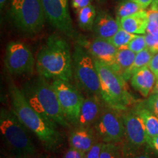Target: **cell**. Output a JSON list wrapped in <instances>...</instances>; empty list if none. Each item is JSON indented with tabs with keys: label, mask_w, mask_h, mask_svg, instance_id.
I'll list each match as a JSON object with an SVG mask.
<instances>
[{
	"label": "cell",
	"mask_w": 158,
	"mask_h": 158,
	"mask_svg": "<svg viewBox=\"0 0 158 158\" xmlns=\"http://www.w3.org/2000/svg\"><path fill=\"white\" fill-rule=\"evenodd\" d=\"M22 90L29 103L43 116L56 124L69 127L52 84L48 79L39 76L27 81Z\"/></svg>",
	"instance_id": "3"
},
{
	"label": "cell",
	"mask_w": 158,
	"mask_h": 158,
	"mask_svg": "<svg viewBox=\"0 0 158 158\" xmlns=\"http://www.w3.org/2000/svg\"><path fill=\"white\" fill-rule=\"evenodd\" d=\"M149 67L150 70L152 71V73L155 74L156 78H158V53L154 54V56L150 62Z\"/></svg>",
	"instance_id": "32"
},
{
	"label": "cell",
	"mask_w": 158,
	"mask_h": 158,
	"mask_svg": "<svg viewBox=\"0 0 158 158\" xmlns=\"http://www.w3.org/2000/svg\"><path fill=\"white\" fill-rule=\"evenodd\" d=\"M48 22L68 37L74 35L72 19L68 8V0H41Z\"/></svg>",
	"instance_id": "11"
},
{
	"label": "cell",
	"mask_w": 158,
	"mask_h": 158,
	"mask_svg": "<svg viewBox=\"0 0 158 158\" xmlns=\"http://www.w3.org/2000/svg\"><path fill=\"white\" fill-rule=\"evenodd\" d=\"M133 109L141 118L149 137L158 136V118L144 105L143 102L135 105Z\"/></svg>",
	"instance_id": "19"
},
{
	"label": "cell",
	"mask_w": 158,
	"mask_h": 158,
	"mask_svg": "<svg viewBox=\"0 0 158 158\" xmlns=\"http://www.w3.org/2000/svg\"><path fill=\"white\" fill-rule=\"evenodd\" d=\"M85 155L86 154L83 152L70 147L65 153L64 158H84Z\"/></svg>",
	"instance_id": "30"
},
{
	"label": "cell",
	"mask_w": 158,
	"mask_h": 158,
	"mask_svg": "<svg viewBox=\"0 0 158 158\" xmlns=\"http://www.w3.org/2000/svg\"><path fill=\"white\" fill-rule=\"evenodd\" d=\"M92 0H71L73 8L77 10L81 9L83 7L91 5Z\"/></svg>",
	"instance_id": "31"
},
{
	"label": "cell",
	"mask_w": 158,
	"mask_h": 158,
	"mask_svg": "<svg viewBox=\"0 0 158 158\" xmlns=\"http://www.w3.org/2000/svg\"><path fill=\"white\" fill-rule=\"evenodd\" d=\"M10 94L13 113L27 130L31 131L44 147L54 150L62 142L56 124L37 112L25 98L22 90L12 84Z\"/></svg>",
	"instance_id": "1"
},
{
	"label": "cell",
	"mask_w": 158,
	"mask_h": 158,
	"mask_svg": "<svg viewBox=\"0 0 158 158\" xmlns=\"http://www.w3.org/2000/svg\"><path fill=\"white\" fill-rule=\"evenodd\" d=\"M136 3H138L143 10L147 9L150 5H152L154 0H133Z\"/></svg>",
	"instance_id": "36"
},
{
	"label": "cell",
	"mask_w": 158,
	"mask_h": 158,
	"mask_svg": "<svg viewBox=\"0 0 158 158\" xmlns=\"http://www.w3.org/2000/svg\"><path fill=\"white\" fill-rule=\"evenodd\" d=\"M84 158H86V155H85V157H84Z\"/></svg>",
	"instance_id": "41"
},
{
	"label": "cell",
	"mask_w": 158,
	"mask_h": 158,
	"mask_svg": "<svg viewBox=\"0 0 158 158\" xmlns=\"http://www.w3.org/2000/svg\"><path fill=\"white\" fill-rule=\"evenodd\" d=\"M137 35H133L131 33L127 32V31L124 30L123 29L120 28L117 32L108 41L112 43L116 48H121L124 47H127L130 41L133 40Z\"/></svg>",
	"instance_id": "24"
},
{
	"label": "cell",
	"mask_w": 158,
	"mask_h": 158,
	"mask_svg": "<svg viewBox=\"0 0 158 158\" xmlns=\"http://www.w3.org/2000/svg\"><path fill=\"white\" fill-rule=\"evenodd\" d=\"M130 158H153V157L152 156L149 155V153L143 152V153L137 154V155L132 156V157H130Z\"/></svg>",
	"instance_id": "37"
},
{
	"label": "cell",
	"mask_w": 158,
	"mask_h": 158,
	"mask_svg": "<svg viewBox=\"0 0 158 158\" xmlns=\"http://www.w3.org/2000/svg\"><path fill=\"white\" fill-rule=\"evenodd\" d=\"M100 83L101 99L106 106L122 112L135 102L127 88L126 81L111 67L94 59Z\"/></svg>",
	"instance_id": "4"
},
{
	"label": "cell",
	"mask_w": 158,
	"mask_h": 158,
	"mask_svg": "<svg viewBox=\"0 0 158 158\" xmlns=\"http://www.w3.org/2000/svg\"><path fill=\"white\" fill-rule=\"evenodd\" d=\"M100 158H121L120 148L116 143H103Z\"/></svg>",
	"instance_id": "25"
},
{
	"label": "cell",
	"mask_w": 158,
	"mask_h": 158,
	"mask_svg": "<svg viewBox=\"0 0 158 158\" xmlns=\"http://www.w3.org/2000/svg\"><path fill=\"white\" fill-rule=\"evenodd\" d=\"M69 143L71 148L86 154L95 143L93 131L89 128L78 127L70 133Z\"/></svg>",
	"instance_id": "18"
},
{
	"label": "cell",
	"mask_w": 158,
	"mask_h": 158,
	"mask_svg": "<svg viewBox=\"0 0 158 158\" xmlns=\"http://www.w3.org/2000/svg\"><path fill=\"white\" fill-rule=\"evenodd\" d=\"M7 0H0V5H1V8H2V7L5 5L6 2H7Z\"/></svg>",
	"instance_id": "40"
},
{
	"label": "cell",
	"mask_w": 158,
	"mask_h": 158,
	"mask_svg": "<svg viewBox=\"0 0 158 158\" xmlns=\"http://www.w3.org/2000/svg\"><path fill=\"white\" fill-rule=\"evenodd\" d=\"M152 7L158 8V0H154L152 4Z\"/></svg>",
	"instance_id": "39"
},
{
	"label": "cell",
	"mask_w": 158,
	"mask_h": 158,
	"mask_svg": "<svg viewBox=\"0 0 158 158\" xmlns=\"http://www.w3.org/2000/svg\"><path fill=\"white\" fill-rule=\"evenodd\" d=\"M73 79L76 86L87 96L101 98L100 83L94 59L80 44H76L73 53Z\"/></svg>",
	"instance_id": "5"
},
{
	"label": "cell",
	"mask_w": 158,
	"mask_h": 158,
	"mask_svg": "<svg viewBox=\"0 0 158 158\" xmlns=\"http://www.w3.org/2000/svg\"><path fill=\"white\" fill-rule=\"evenodd\" d=\"M120 29L118 20L106 11L99 12L94 21L93 29L97 37L110 40Z\"/></svg>",
	"instance_id": "15"
},
{
	"label": "cell",
	"mask_w": 158,
	"mask_h": 158,
	"mask_svg": "<svg viewBox=\"0 0 158 158\" xmlns=\"http://www.w3.org/2000/svg\"><path fill=\"white\" fill-rule=\"evenodd\" d=\"M5 64L13 75L31 73L36 64L34 56L27 45L19 41L9 43L6 48Z\"/></svg>",
	"instance_id": "10"
},
{
	"label": "cell",
	"mask_w": 158,
	"mask_h": 158,
	"mask_svg": "<svg viewBox=\"0 0 158 158\" xmlns=\"http://www.w3.org/2000/svg\"><path fill=\"white\" fill-rule=\"evenodd\" d=\"M143 103L158 118V94H151Z\"/></svg>",
	"instance_id": "27"
},
{
	"label": "cell",
	"mask_w": 158,
	"mask_h": 158,
	"mask_svg": "<svg viewBox=\"0 0 158 158\" xmlns=\"http://www.w3.org/2000/svg\"><path fill=\"white\" fill-rule=\"evenodd\" d=\"M147 15L149 21H153L158 24V8L151 7V8L147 10Z\"/></svg>",
	"instance_id": "33"
},
{
	"label": "cell",
	"mask_w": 158,
	"mask_h": 158,
	"mask_svg": "<svg viewBox=\"0 0 158 158\" xmlns=\"http://www.w3.org/2000/svg\"><path fill=\"white\" fill-rule=\"evenodd\" d=\"M73 54L69 43L56 35L48 37L36 58L39 76L46 79L73 80Z\"/></svg>",
	"instance_id": "2"
},
{
	"label": "cell",
	"mask_w": 158,
	"mask_h": 158,
	"mask_svg": "<svg viewBox=\"0 0 158 158\" xmlns=\"http://www.w3.org/2000/svg\"><path fill=\"white\" fill-rule=\"evenodd\" d=\"M152 94H158V78H157V81H156L155 85L154 86V89L152 90Z\"/></svg>",
	"instance_id": "38"
},
{
	"label": "cell",
	"mask_w": 158,
	"mask_h": 158,
	"mask_svg": "<svg viewBox=\"0 0 158 158\" xmlns=\"http://www.w3.org/2000/svg\"><path fill=\"white\" fill-rule=\"evenodd\" d=\"M146 33H149L153 36L158 37V24L153 21H149Z\"/></svg>",
	"instance_id": "34"
},
{
	"label": "cell",
	"mask_w": 158,
	"mask_h": 158,
	"mask_svg": "<svg viewBox=\"0 0 158 158\" xmlns=\"http://www.w3.org/2000/svg\"><path fill=\"white\" fill-rule=\"evenodd\" d=\"M102 99L96 96L84 98L78 116L77 126L80 128H89L95 124L102 111Z\"/></svg>",
	"instance_id": "14"
},
{
	"label": "cell",
	"mask_w": 158,
	"mask_h": 158,
	"mask_svg": "<svg viewBox=\"0 0 158 158\" xmlns=\"http://www.w3.org/2000/svg\"><path fill=\"white\" fill-rule=\"evenodd\" d=\"M20 158H25V157H20Z\"/></svg>",
	"instance_id": "42"
},
{
	"label": "cell",
	"mask_w": 158,
	"mask_h": 158,
	"mask_svg": "<svg viewBox=\"0 0 158 158\" xmlns=\"http://www.w3.org/2000/svg\"><path fill=\"white\" fill-rule=\"evenodd\" d=\"M136 54L127 47L118 48L116 56L115 70L123 77L131 68L135 60Z\"/></svg>",
	"instance_id": "20"
},
{
	"label": "cell",
	"mask_w": 158,
	"mask_h": 158,
	"mask_svg": "<svg viewBox=\"0 0 158 158\" xmlns=\"http://www.w3.org/2000/svg\"><path fill=\"white\" fill-rule=\"evenodd\" d=\"M153 56L154 54L148 48L144 49L143 51L136 54L133 64H132L131 68L129 69L127 73L123 76L124 80L126 81L128 80H130L132 76L135 73L136 71H138V70H140V69L143 68L146 66H149Z\"/></svg>",
	"instance_id": "22"
},
{
	"label": "cell",
	"mask_w": 158,
	"mask_h": 158,
	"mask_svg": "<svg viewBox=\"0 0 158 158\" xmlns=\"http://www.w3.org/2000/svg\"><path fill=\"white\" fill-rule=\"evenodd\" d=\"M120 28L133 35H145L149 23L147 11L141 10L118 21Z\"/></svg>",
	"instance_id": "17"
},
{
	"label": "cell",
	"mask_w": 158,
	"mask_h": 158,
	"mask_svg": "<svg viewBox=\"0 0 158 158\" xmlns=\"http://www.w3.org/2000/svg\"><path fill=\"white\" fill-rule=\"evenodd\" d=\"M94 128L103 143H119L125 136L122 113L108 106L102 109Z\"/></svg>",
	"instance_id": "9"
},
{
	"label": "cell",
	"mask_w": 158,
	"mask_h": 158,
	"mask_svg": "<svg viewBox=\"0 0 158 158\" xmlns=\"http://www.w3.org/2000/svg\"><path fill=\"white\" fill-rule=\"evenodd\" d=\"M10 17L18 29L27 34L40 31L46 19L41 0H10Z\"/></svg>",
	"instance_id": "6"
},
{
	"label": "cell",
	"mask_w": 158,
	"mask_h": 158,
	"mask_svg": "<svg viewBox=\"0 0 158 158\" xmlns=\"http://www.w3.org/2000/svg\"><path fill=\"white\" fill-rule=\"evenodd\" d=\"M52 84L65 118L70 124L77 125L84 98L79 89L70 81L56 79Z\"/></svg>",
	"instance_id": "8"
},
{
	"label": "cell",
	"mask_w": 158,
	"mask_h": 158,
	"mask_svg": "<svg viewBox=\"0 0 158 158\" xmlns=\"http://www.w3.org/2000/svg\"><path fill=\"white\" fill-rule=\"evenodd\" d=\"M78 24L84 30H92L93 29L94 23L97 17L95 7L92 5H89L81 9L76 11Z\"/></svg>",
	"instance_id": "21"
},
{
	"label": "cell",
	"mask_w": 158,
	"mask_h": 158,
	"mask_svg": "<svg viewBox=\"0 0 158 158\" xmlns=\"http://www.w3.org/2000/svg\"><path fill=\"white\" fill-rule=\"evenodd\" d=\"M103 142L95 143L91 149L89 150L88 152L86 153V158H100L101 149L102 147Z\"/></svg>",
	"instance_id": "29"
},
{
	"label": "cell",
	"mask_w": 158,
	"mask_h": 158,
	"mask_svg": "<svg viewBox=\"0 0 158 158\" xmlns=\"http://www.w3.org/2000/svg\"><path fill=\"white\" fill-rule=\"evenodd\" d=\"M0 130L6 143L19 155L28 156L35 153L36 149L27 129L13 110L1 109Z\"/></svg>",
	"instance_id": "7"
},
{
	"label": "cell",
	"mask_w": 158,
	"mask_h": 158,
	"mask_svg": "<svg viewBox=\"0 0 158 158\" xmlns=\"http://www.w3.org/2000/svg\"><path fill=\"white\" fill-rule=\"evenodd\" d=\"M156 76L149 66L140 69L132 76L130 84L144 98H148L152 92L156 83Z\"/></svg>",
	"instance_id": "16"
},
{
	"label": "cell",
	"mask_w": 158,
	"mask_h": 158,
	"mask_svg": "<svg viewBox=\"0 0 158 158\" xmlns=\"http://www.w3.org/2000/svg\"><path fill=\"white\" fill-rule=\"evenodd\" d=\"M122 118L125 130L126 150L130 152L131 150H136L147 144L149 135L141 118L133 108L122 112Z\"/></svg>",
	"instance_id": "12"
},
{
	"label": "cell",
	"mask_w": 158,
	"mask_h": 158,
	"mask_svg": "<svg viewBox=\"0 0 158 158\" xmlns=\"http://www.w3.org/2000/svg\"><path fill=\"white\" fill-rule=\"evenodd\" d=\"M147 145L152 149L156 153L158 154V136L156 137H149L147 141Z\"/></svg>",
	"instance_id": "35"
},
{
	"label": "cell",
	"mask_w": 158,
	"mask_h": 158,
	"mask_svg": "<svg viewBox=\"0 0 158 158\" xmlns=\"http://www.w3.org/2000/svg\"><path fill=\"white\" fill-rule=\"evenodd\" d=\"M78 43L84 47L95 60L111 67L115 70L118 48L108 40L97 37L92 40L83 37L78 40Z\"/></svg>",
	"instance_id": "13"
},
{
	"label": "cell",
	"mask_w": 158,
	"mask_h": 158,
	"mask_svg": "<svg viewBox=\"0 0 158 158\" xmlns=\"http://www.w3.org/2000/svg\"><path fill=\"white\" fill-rule=\"evenodd\" d=\"M143 9L133 0H124L118 5L116 10V19L118 21L124 18L130 16Z\"/></svg>",
	"instance_id": "23"
},
{
	"label": "cell",
	"mask_w": 158,
	"mask_h": 158,
	"mask_svg": "<svg viewBox=\"0 0 158 158\" xmlns=\"http://www.w3.org/2000/svg\"><path fill=\"white\" fill-rule=\"evenodd\" d=\"M127 48L130 49L132 51L135 52V54L141 52L144 49L147 48V43L144 35H138L134 37V38L130 41L129 45H127Z\"/></svg>",
	"instance_id": "26"
},
{
	"label": "cell",
	"mask_w": 158,
	"mask_h": 158,
	"mask_svg": "<svg viewBox=\"0 0 158 158\" xmlns=\"http://www.w3.org/2000/svg\"><path fill=\"white\" fill-rule=\"evenodd\" d=\"M144 37H145L146 43H147V48L153 54L158 53V37L153 36L149 33H146Z\"/></svg>",
	"instance_id": "28"
}]
</instances>
